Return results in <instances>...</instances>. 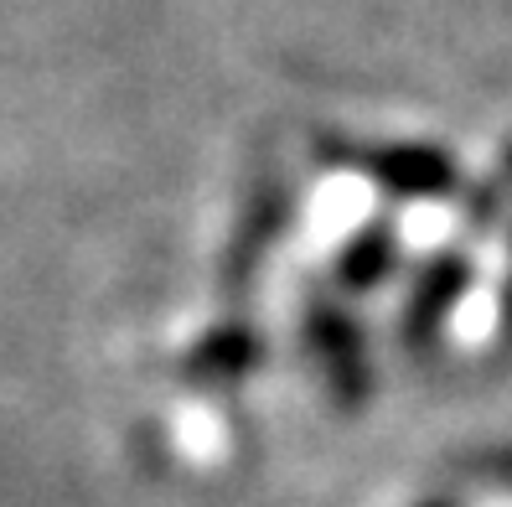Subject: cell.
I'll list each match as a JSON object with an SVG mask.
<instances>
[{
  "mask_svg": "<svg viewBox=\"0 0 512 507\" xmlns=\"http://www.w3.org/2000/svg\"><path fill=\"white\" fill-rule=\"evenodd\" d=\"M306 332H311V352L321 357V368H326V378H331V394H337L347 409L363 404L368 389H373L363 332H357V326H352L337 306H311Z\"/></svg>",
  "mask_w": 512,
  "mask_h": 507,
  "instance_id": "obj_2",
  "label": "cell"
},
{
  "mask_svg": "<svg viewBox=\"0 0 512 507\" xmlns=\"http://www.w3.org/2000/svg\"><path fill=\"white\" fill-rule=\"evenodd\" d=\"M321 156L352 166L357 176H368L373 187L394 192V197H445L456 192L461 171L445 151L435 145H409V140H368V145H352V140H321Z\"/></svg>",
  "mask_w": 512,
  "mask_h": 507,
  "instance_id": "obj_1",
  "label": "cell"
},
{
  "mask_svg": "<svg viewBox=\"0 0 512 507\" xmlns=\"http://www.w3.org/2000/svg\"><path fill=\"white\" fill-rule=\"evenodd\" d=\"M497 332L512 347V264H507V280H502V306H497Z\"/></svg>",
  "mask_w": 512,
  "mask_h": 507,
  "instance_id": "obj_8",
  "label": "cell"
},
{
  "mask_svg": "<svg viewBox=\"0 0 512 507\" xmlns=\"http://www.w3.org/2000/svg\"><path fill=\"white\" fill-rule=\"evenodd\" d=\"M259 357L264 342L254 337V326H218L187 352V378H244Z\"/></svg>",
  "mask_w": 512,
  "mask_h": 507,
  "instance_id": "obj_5",
  "label": "cell"
},
{
  "mask_svg": "<svg viewBox=\"0 0 512 507\" xmlns=\"http://www.w3.org/2000/svg\"><path fill=\"white\" fill-rule=\"evenodd\" d=\"M285 207H290V197H280L275 187H259V192H254L249 213H244V228H238L233 249H228V270H223V285H228V290L249 285L264 244H269V238L280 233V223H285Z\"/></svg>",
  "mask_w": 512,
  "mask_h": 507,
  "instance_id": "obj_4",
  "label": "cell"
},
{
  "mask_svg": "<svg viewBox=\"0 0 512 507\" xmlns=\"http://www.w3.org/2000/svg\"><path fill=\"white\" fill-rule=\"evenodd\" d=\"M512 197V145H507V156H502V166L492 171V182L476 192V202H471V223H466V233H481L492 218H497V207Z\"/></svg>",
  "mask_w": 512,
  "mask_h": 507,
  "instance_id": "obj_7",
  "label": "cell"
},
{
  "mask_svg": "<svg viewBox=\"0 0 512 507\" xmlns=\"http://www.w3.org/2000/svg\"><path fill=\"white\" fill-rule=\"evenodd\" d=\"M394 254H399L394 228H388V223H368V228L342 249V259H337V280L352 285V290H368V285H378L388 270H394Z\"/></svg>",
  "mask_w": 512,
  "mask_h": 507,
  "instance_id": "obj_6",
  "label": "cell"
},
{
  "mask_svg": "<svg viewBox=\"0 0 512 507\" xmlns=\"http://www.w3.org/2000/svg\"><path fill=\"white\" fill-rule=\"evenodd\" d=\"M466 285H471V259H466L461 249H445L440 259H430V264H425V275L414 280V295H409L404 321H399L404 342H414V347L435 342V337H440V326H445V316L461 306Z\"/></svg>",
  "mask_w": 512,
  "mask_h": 507,
  "instance_id": "obj_3",
  "label": "cell"
},
{
  "mask_svg": "<svg viewBox=\"0 0 512 507\" xmlns=\"http://www.w3.org/2000/svg\"><path fill=\"white\" fill-rule=\"evenodd\" d=\"M430 507H450V502H430Z\"/></svg>",
  "mask_w": 512,
  "mask_h": 507,
  "instance_id": "obj_9",
  "label": "cell"
}]
</instances>
